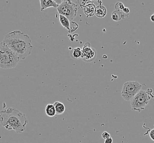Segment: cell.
I'll return each mask as SVG.
<instances>
[{
  "instance_id": "obj_6",
  "label": "cell",
  "mask_w": 154,
  "mask_h": 143,
  "mask_svg": "<svg viewBox=\"0 0 154 143\" xmlns=\"http://www.w3.org/2000/svg\"><path fill=\"white\" fill-rule=\"evenodd\" d=\"M142 85L137 81H128L125 83L121 90V96L123 99L131 101L142 90Z\"/></svg>"
},
{
  "instance_id": "obj_13",
  "label": "cell",
  "mask_w": 154,
  "mask_h": 143,
  "mask_svg": "<svg viewBox=\"0 0 154 143\" xmlns=\"http://www.w3.org/2000/svg\"><path fill=\"white\" fill-rule=\"evenodd\" d=\"M45 112H46L47 115L50 117H54V116L57 115L56 109H55L53 104L49 103V104L47 105L46 109H45Z\"/></svg>"
},
{
  "instance_id": "obj_15",
  "label": "cell",
  "mask_w": 154,
  "mask_h": 143,
  "mask_svg": "<svg viewBox=\"0 0 154 143\" xmlns=\"http://www.w3.org/2000/svg\"><path fill=\"white\" fill-rule=\"evenodd\" d=\"M111 18L115 22H119L123 19V17L121 12L115 11L111 14Z\"/></svg>"
},
{
  "instance_id": "obj_16",
  "label": "cell",
  "mask_w": 154,
  "mask_h": 143,
  "mask_svg": "<svg viewBox=\"0 0 154 143\" xmlns=\"http://www.w3.org/2000/svg\"><path fill=\"white\" fill-rule=\"evenodd\" d=\"M125 8V7L124 6L123 3H121V2H117L115 4V11H119L121 12L123 11Z\"/></svg>"
},
{
  "instance_id": "obj_9",
  "label": "cell",
  "mask_w": 154,
  "mask_h": 143,
  "mask_svg": "<svg viewBox=\"0 0 154 143\" xmlns=\"http://www.w3.org/2000/svg\"><path fill=\"white\" fill-rule=\"evenodd\" d=\"M96 9V6L94 3H88L83 8V12L87 18H89L95 15Z\"/></svg>"
},
{
  "instance_id": "obj_2",
  "label": "cell",
  "mask_w": 154,
  "mask_h": 143,
  "mask_svg": "<svg viewBox=\"0 0 154 143\" xmlns=\"http://www.w3.org/2000/svg\"><path fill=\"white\" fill-rule=\"evenodd\" d=\"M28 120L24 113L11 107L0 111V123L8 131L20 134L26 130Z\"/></svg>"
},
{
  "instance_id": "obj_20",
  "label": "cell",
  "mask_w": 154,
  "mask_h": 143,
  "mask_svg": "<svg viewBox=\"0 0 154 143\" xmlns=\"http://www.w3.org/2000/svg\"><path fill=\"white\" fill-rule=\"evenodd\" d=\"M112 142H113V140H112V138L111 137H110L109 139H106L104 141V143H112Z\"/></svg>"
},
{
  "instance_id": "obj_17",
  "label": "cell",
  "mask_w": 154,
  "mask_h": 143,
  "mask_svg": "<svg viewBox=\"0 0 154 143\" xmlns=\"http://www.w3.org/2000/svg\"><path fill=\"white\" fill-rule=\"evenodd\" d=\"M130 9L127 7H125L123 11L121 12L122 14L123 17V18H127L130 15Z\"/></svg>"
},
{
  "instance_id": "obj_10",
  "label": "cell",
  "mask_w": 154,
  "mask_h": 143,
  "mask_svg": "<svg viewBox=\"0 0 154 143\" xmlns=\"http://www.w3.org/2000/svg\"><path fill=\"white\" fill-rule=\"evenodd\" d=\"M107 14V10L105 6L100 4L98 6L96 7V14L95 16L98 18H104Z\"/></svg>"
},
{
  "instance_id": "obj_8",
  "label": "cell",
  "mask_w": 154,
  "mask_h": 143,
  "mask_svg": "<svg viewBox=\"0 0 154 143\" xmlns=\"http://www.w3.org/2000/svg\"><path fill=\"white\" fill-rule=\"evenodd\" d=\"M40 3L41 11H43L44 10L50 7H53L57 9L59 6L58 5L54 0H40Z\"/></svg>"
},
{
  "instance_id": "obj_14",
  "label": "cell",
  "mask_w": 154,
  "mask_h": 143,
  "mask_svg": "<svg viewBox=\"0 0 154 143\" xmlns=\"http://www.w3.org/2000/svg\"><path fill=\"white\" fill-rule=\"evenodd\" d=\"M53 105L56 109L57 115H62V113L65 112V105L63 103L59 101H56L53 103Z\"/></svg>"
},
{
  "instance_id": "obj_19",
  "label": "cell",
  "mask_w": 154,
  "mask_h": 143,
  "mask_svg": "<svg viewBox=\"0 0 154 143\" xmlns=\"http://www.w3.org/2000/svg\"><path fill=\"white\" fill-rule=\"evenodd\" d=\"M149 136L150 137L152 140L154 141V128L151 129V131L149 132Z\"/></svg>"
},
{
  "instance_id": "obj_18",
  "label": "cell",
  "mask_w": 154,
  "mask_h": 143,
  "mask_svg": "<svg viewBox=\"0 0 154 143\" xmlns=\"http://www.w3.org/2000/svg\"><path fill=\"white\" fill-rule=\"evenodd\" d=\"M102 137L104 140L109 139L111 137L110 134H109L107 132H104L102 134Z\"/></svg>"
},
{
  "instance_id": "obj_21",
  "label": "cell",
  "mask_w": 154,
  "mask_h": 143,
  "mask_svg": "<svg viewBox=\"0 0 154 143\" xmlns=\"http://www.w3.org/2000/svg\"><path fill=\"white\" fill-rule=\"evenodd\" d=\"M150 20L151 22H154V14L150 17Z\"/></svg>"
},
{
  "instance_id": "obj_5",
  "label": "cell",
  "mask_w": 154,
  "mask_h": 143,
  "mask_svg": "<svg viewBox=\"0 0 154 143\" xmlns=\"http://www.w3.org/2000/svg\"><path fill=\"white\" fill-rule=\"evenodd\" d=\"M151 97L146 91L142 89L130 101L133 111L141 112L148 105Z\"/></svg>"
},
{
  "instance_id": "obj_1",
  "label": "cell",
  "mask_w": 154,
  "mask_h": 143,
  "mask_svg": "<svg viewBox=\"0 0 154 143\" xmlns=\"http://www.w3.org/2000/svg\"><path fill=\"white\" fill-rule=\"evenodd\" d=\"M2 42L12 50L20 59H25L30 55L33 49L29 35L20 30H14L7 34Z\"/></svg>"
},
{
  "instance_id": "obj_3",
  "label": "cell",
  "mask_w": 154,
  "mask_h": 143,
  "mask_svg": "<svg viewBox=\"0 0 154 143\" xmlns=\"http://www.w3.org/2000/svg\"><path fill=\"white\" fill-rule=\"evenodd\" d=\"M20 59L3 42L0 43V68L8 69L16 67Z\"/></svg>"
},
{
  "instance_id": "obj_11",
  "label": "cell",
  "mask_w": 154,
  "mask_h": 143,
  "mask_svg": "<svg viewBox=\"0 0 154 143\" xmlns=\"http://www.w3.org/2000/svg\"><path fill=\"white\" fill-rule=\"evenodd\" d=\"M59 21L64 28L67 29L69 32H71L70 21L66 17L59 14Z\"/></svg>"
},
{
  "instance_id": "obj_12",
  "label": "cell",
  "mask_w": 154,
  "mask_h": 143,
  "mask_svg": "<svg viewBox=\"0 0 154 143\" xmlns=\"http://www.w3.org/2000/svg\"><path fill=\"white\" fill-rule=\"evenodd\" d=\"M70 57L72 59L76 60L80 59L82 56V50L80 47H76L71 50L70 52Z\"/></svg>"
},
{
  "instance_id": "obj_7",
  "label": "cell",
  "mask_w": 154,
  "mask_h": 143,
  "mask_svg": "<svg viewBox=\"0 0 154 143\" xmlns=\"http://www.w3.org/2000/svg\"><path fill=\"white\" fill-rule=\"evenodd\" d=\"M82 50L81 59L85 62L92 63L96 60L97 57V52L96 49L91 46L89 43L84 44Z\"/></svg>"
},
{
  "instance_id": "obj_4",
  "label": "cell",
  "mask_w": 154,
  "mask_h": 143,
  "mask_svg": "<svg viewBox=\"0 0 154 143\" xmlns=\"http://www.w3.org/2000/svg\"><path fill=\"white\" fill-rule=\"evenodd\" d=\"M79 3H75L71 1H63L62 3L57 8V11L59 14L65 16L72 22L77 16L79 10Z\"/></svg>"
}]
</instances>
